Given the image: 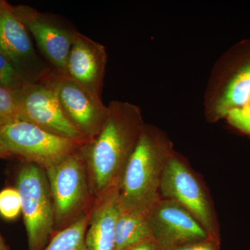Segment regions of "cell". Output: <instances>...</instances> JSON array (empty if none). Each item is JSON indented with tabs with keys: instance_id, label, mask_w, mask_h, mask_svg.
<instances>
[{
	"instance_id": "cell-1",
	"label": "cell",
	"mask_w": 250,
	"mask_h": 250,
	"mask_svg": "<svg viewBox=\"0 0 250 250\" xmlns=\"http://www.w3.org/2000/svg\"><path fill=\"white\" fill-rule=\"evenodd\" d=\"M107 106V116L98 134L81 147L94 200L119 187L146 125L141 108L134 104L114 100Z\"/></svg>"
},
{
	"instance_id": "cell-2",
	"label": "cell",
	"mask_w": 250,
	"mask_h": 250,
	"mask_svg": "<svg viewBox=\"0 0 250 250\" xmlns=\"http://www.w3.org/2000/svg\"><path fill=\"white\" fill-rule=\"evenodd\" d=\"M173 152L172 142L163 131L145 125L118 187L120 210L147 214L161 198L163 174Z\"/></svg>"
},
{
	"instance_id": "cell-3",
	"label": "cell",
	"mask_w": 250,
	"mask_h": 250,
	"mask_svg": "<svg viewBox=\"0 0 250 250\" xmlns=\"http://www.w3.org/2000/svg\"><path fill=\"white\" fill-rule=\"evenodd\" d=\"M45 171L53 203L56 233L89 212L94 198L81 148Z\"/></svg>"
},
{
	"instance_id": "cell-4",
	"label": "cell",
	"mask_w": 250,
	"mask_h": 250,
	"mask_svg": "<svg viewBox=\"0 0 250 250\" xmlns=\"http://www.w3.org/2000/svg\"><path fill=\"white\" fill-rule=\"evenodd\" d=\"M27 235L28 250H43L54 233L53 203L45 169L26 163L17 187Z\"/></svg>"
},
{
	"instance_id": "cell-5",
	"label": "cell",
	"mask_w": 250,
	"mask_h": 250,
	"mask_svg": "<svg viewBox=\"0 0 250 250\" xmlns=\"http://www.w3.org/2000/svg\"><path fill=\"white\" fill-rule=\"evenodd\" d=\"M0 141L13 155L45 170L57 165L83 145L21 120L0 125Z\"/></svg>"
},
{
	"instance_id": "cell-6",
	"label": "cell",
	"mask_w": 250,
	"mask_h": 250,
	"mask_svg": "<svg viewBox=\"0 0 250 250\" xmlns=\"http://www.w3.org/2000/svg\"><path fill=\"white\" fill-rule=\"evenodd\" d=\"M161 196L177 202L194 217L210 238L220 241L218 220L211 199L200 179L176 153L163 174Z\"/></svg>"
},
{
	"instance_id": "cell-7",
	"label": "cell",
	"mask_w": 250,
	"mask_h": 250,
	"mask_svg": "<svg viewBox=\"0 0 250 250\" xmlns=\"http://www.w3.org/2000/svg\"><path fill=\"white\" fill-rule=\"evenodd\" d=\"M47 70L40 79L15 90L21 121L29 122L62 137L86 143L88 139L67 120Z\"/></svg>"
},
{
	"instance_id": "cell-8",
	"label": "cell",
	"mask_w": 250,
	"mask_h": 250,
	"mask_svg": "<svg viewBox=\"0 0 250 250\" xmlns=\"http://www.w3.org/2000/svg\"><path fill=\"white\" fill-rule=\"evenodd\" d=\"M146 217L151 238L160 250L211 238L196 219L173 200L161 197Z\"/></svg>"
},
{
	"instance_id": "cell-9",
	"label": "cell",
	"mask_w": 250,
	"mask_h": 250,
	"mask_svg": "<svg viewBox=\"0 0 250 250\" xmlns=\"http://www.w3.org/2000/svg\"><path fill=\"white\" fill-rule=\"evenodd\" d=\"M49 76L67 120L88 141L93 139L106 120L108 106L101 98L65 75L51 70Z\"/></svg>"
},
{
	"instance_id": "cell-10",
	"label": "cell",
	"mask_w": 250,
	"mask_h": 250,
	"mask_svg": "<svg viewBox=\"0 0 250 250\" xmlns=\"http://www.w3.org/2000/svg\"><path fill=\"white\" fill-rule=\"evenodd\" d=\"M38 47L54 70L64 75L67 59L77 31L62 25L48 15L26 5L13 6Z\"/></svg>"
},
{
	"instance_id": "cell-11",
	"label": "cell",
	"mask_w": 250,
	"mask_h": 250,
	"mask_svg": "<svg viewBox=\"0 0 250 250\" xmlns=\"http://www.w3.org/2000/svg\"><path fill=\"white\" fill-rule=\"evenodd\" d=\"M0 47L27 82L39 80L48 70L41 64L30 34L13 5L4 0H0Z\"/></svg>"
},
{
	"instance_id": "cell-12",
	"label": "cell",
	"mask_w": 250,
	"mask_h": 250,
	"mask_svg": "<svg viewBox=\"0 0 250 250\" xmlns=\"http://www.w3.org/2000/svg\"><path fill=\"white\" fill-rule=\"evenodd\" d=\"M106 62V47L77 31L67 57L63 75L101 98Z\"/></svg>"
},
{
	"instance_id": "cell-13",
	"label": "cell",
	"mask_w": 250,
	"mask_h": 250,
	"mask_svg": "<svg viewBox=\"0 0 250 250\" xmlns=\"http://www.w3.org/2000/svg\"><path fill=\"white\" fill-rule=\"evenodd\" d=\"M119 212L118 187L94 200L85 233L87 250H116V225Z\"/></svg>"
},
{
	"instance_id": "cell-14",
	"label": "cell",
	"mask_w": 250,
	"mask_h": 250,
	"mask_svg": "<svg viewBox=\"0 0 250 250\" xmlns=\"http://www.w3.org/2000/svg\"><path fill=\"white\" fill-rule=\"evenodd\" d=\"M250 101V62L231 79L217 101L215 114L226 117L235 108H244Z\"/></svg>"
},
{
	"instance_id": "cell-15",
	"label": "cell",
	"mask_w": 250,
	"mask_h": 250,
	"mask_svg": "<svg viewBox=\"0 0 250 250\" xmlns=\"http://www.w3.org/2000/svg\"><path fill=\"white\" fill-rule=\"evenodd\" d=\"M151 238L146 215L120 210L116 225V250H123L135 243Z\"/></svg>"
},
{
	"instance_id": "cell-16",
	"label": "cell",
	"mask_w": 250,
	"mask_h": 250,
	"mask_svg": "<svg viewBox=\"0 0 250 250\" xmlns=\"http://www.w3.org/2000/svg\"><path fill=\"white\" fill-rule=\"evenodd\" d=\"M90 210L70 226L54 233L43 250H87L85 237Z\"/></svg>"
},
{
	"instance_id": "cell-17",
	"label": "cell",
	"mask_w": 250,
	"mask_h": 250,
	"mask_svg": "<svg viewBox=\"0 0 250 250\" xmlns=\"http://www.w3.org/2000/svg\"><path fill=\"white\" fill-rule=\"evenodd\" d=\"M22 211V205L17 188H7L0 192V215L6 220H14Z\"/></svg>"
},
{
	"instance_id": "cell-18",
	"label": "cell",
	"mask_w": 250,
	"mask_h": 250,
	"mask_svg": "<svg viewBox=\"0 0 250 250\" xmlns=\"http://www.w3.org/2000/svg\"><path fill=\"white\" fill-rule=\"evenodd\" d=\"M20 120L14 90L0 85V125Z\"/></svg>"
},
{
	"instance_id": "cell-19",
	"label": "cell",
	"mask_w": 250,
	"mask_h": 250,
	"mask_svg": "<svg viewBox=\"0 0 250 250\" xmlns=\"http://www.w3.org/2000/svg\"><path fill=\"white\" fill-rule=\"evenodd\" d=\"M25 82L27 81L21 76L14 64L0 52V85L15 91Z\"/></svg>"
},
{
	"instance_id": "cell-20",
	"label": "cell",
	"mask_w": 250,
	"mask_h": 250,
	"mask_svg": "<svg viewBox=\"0 0 250 250\" xmlns=\"http://www.w3.org/2000/svg\"><path fill=\"white\" fill-rule=\"evenodd\" d=\"M227 119L236 129L250 135V111L246 108H235L229 112Z\"/></svg>"
},
{
	"instance_id": "cell-21",
	"label": "cell",
	"mask_w": 250,
	"mask_h": 250,
	"mask_svg": "<svg viewBox=\"0 0 250 250\" xmlns=\"http://www.w3.org/2000/svg\"><path fill=\"white\" fill-rule=\"evenodd\" d=\"M220 241L208 238L203 241L189 243L171 250H220Z\"/></svg>"
},
{
	"instance_id": "cell-22",
	"label": "cell",
	"mask_w": 250,
	"mask_h": 250,
	"mask_svg": "<svg viewBox=\"0 0 250 250\" xmlns=\"http://www.w3.org/2000/svg\"><path fill=\"white\" fill-rule=\"evenodd\" d=\"M123 250H160L152 238L143 240Z\"/></svg>"
},
{
	"instance_id": "cell-23",
	"label": "cell",
	"mask_w": 250,
	"mask_h": 250,
	"mask_svg": "<svg viewBox=\"0 0 250 250\" xmlns=\"http://www.w3.org/2000/svg\"><path fill=\"white\" fill-rule=\"evenodd\" d=\"M12 156L14 155L4 146V143L0 141V159H6V158L12 157Z\"/></svg>"
},
{
	"instance_id": "cell-24",
	"label": "cell",
	"mask_w": 250,
	"mask_h": 250,
	"mask_svg": "<svg viewBox=\"0 0 250 250\" xmlns=\"http://www.w3.org/2000/svg\"><path fill=\"white\" fill-rule=\"evenodd\" d=\"M0 250H11L9 247L6 246V243L0 234Z\"/></svg>"
},
{
	"instance_id": "cell-25",
	"label": "cell",
	"mask_w": 250,
	"mask_h": 250,
	"mask_svg": "<svg viewBox=\"0 0 250 250\" xmlns=\"http://www.w3.org/2000/svg\"><path fill=\"white\" fill-rule=\"evenodd\" d=\"M0 52H1V53H3L2 50H1V47H0Z\"/></svg>"
}]
</instances>
